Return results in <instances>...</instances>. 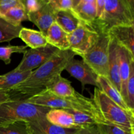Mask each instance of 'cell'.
I'll return each mask as SVG.
<instances>
[{
  "label": "cell",
  "mask_w": 134,
  "mask_h": 134,
  "mask_svg": "<svg viewBox=\"0 0 134 134\" xmlns=\"http://www.w3.org/2000/svg\"><path fill=\"white\" fill-rule=\"evenodd\" d=\"M75 56L73 52L60 51L41 66L32 71L26 79L10 89V100H26L45 89L48 82L64 70L67 63Z\"/></svg>",
  "instance_id": "obj_1"
},
{
  "label": "cell",
  "mask_w": 134,
  "mask_h": 134,
  "mask_svg": "<svg viewBox=\"0 0 134 134\" xmlns=\"http://www.w3.org/2000/svg\"><path fill=\"white\" fill-rule=\"evenodd\" d=\"M26 102L50 109H71L86 113L94 116L99 124H105L92 98H87L77 92L75 96L62 98L44 89L26 99Z\"/></svg>",
  "instance_id": "obj_2"
},
{
  "label": "cell",
  "mask_w": 134,
  "mask_h": 134,
  "mask_svg": "<svg viewBox=\"0 0 134 134\" xmlns=\"http://www.w3.org/2000/svg\"><path fill=\"white\" fill-rule=\"evenodd\" d=\"M92 99L105 124L116 126L134 134V113L120 107L98 88H94Z\"/></svg>",
  "instance_id": "obj_3"
},
{
  "label": "cell",
  "mask_w": 134,
  "mask_h": 134,
  "mask_svg": "<svg viewBox=\"0 0 134 134\" xmlns=\"http://www.w3.org/2000/svg\"><path fill=\"white\" fill-rule=\"evenodd\" d=\"M51 110L25 100H10L0 104V126L18 121L30 122L46 116Z\"/></svg>",
  "instance_id": "obj_4"
},
{
  "label": "cell",
  "mask_w": 134,
  "mask_h": 134,
  "mask_svg": "<svg viewBox=\"0 0 134 134\" xmlns=\"http://www.w3.org/2000/svg\"><path fill=\"white\" fill-rule=\"evenodd\" d=\"M95 21L106 31L115 26L134 25V10L125 0H105L103 16Z\"/></svg>",
  "instance_id": "obj_5"
},
{
  "label": "cell",
  "mask_w": 134,
  "mask_h": 134,
  "mask_svg": "<svg viewBox=\"0 0 134 134\" xmlns=\"http://www.w3.org/2000/svg\"><path fill=\"white\" fill-rule=\"evenodd\" d=\"M99 36L95 44L82 58V60L98 76L108 77V57L110 35L96 21Z\"/></svg>",
  "instance_id": "obj_6"
},
{
  "label": "cell",
  "mask_w": 134,
  "mask_h": 134,
  "mask_svg": "<svg viewBox=\"0 0 134 134\" xmlns=\"http://www.w3.org/2000/svg\"><path fill=\"white\" fill-rule=\"evenodd\" d=\"M98 36L99 30L95 22L87 24L81 20L78 27L68 34L69 51L83 57L95 44Z\"/></svg>",
  "instance_id": "obj_7"
},
{
  "label": "cell",
  "mask_w": 134,
  "mask_h": 134,
  "mask_svg": "<svg viewBox=\"0 0 134 134\" xmlns=\"http://www.w3.org/2000/svg\"><path fill=\"white\" fill-rule=\"evenodd\" d=\"M60 51L50 44L40 48L26 50L20 63L14 70L18 72L33 71L43 65Z\"/></svg>",
  "instance_id": "obj_8"
},
{
  "label": "cell",
  "mask_w": 134,
  "mask_h": 134,
  "mask_svg": "<svg viewBox=\"0 0 134 134\" xmlns=\"http://www.w3.org/2000/svg\"><path fill=\"white\" fill-rule=\"evenodd\" d=\"M64 70L68 72L73 78L79 81L81 83L82 90L87 85H92L100 89L97 80V75L83 60H76L74 58L67 63Z\"/></svg>",
  "instance_id": "obj_9"
},
{
  "label": "cell",
  "mask_w": 134,
  "mask_h": 134,
  "mask_svg": "<svg viewBox=\"0 0 134 134\" xmlns=\"http://www.w3.org/2000/svg\"><path fill=\"white\" fill-rule=\"evenodd\" d=\"M30 134H78L81 128H65L50 123L45 117L26 122Z\"/></svg>",
  "instance_id": "obj_10"
},
{
  "label": "cell",
  "mask_w": 134,
  "mask_h": 134,
  "mask_svg": "<svg viewBox=\"0 0 134 134\" xmlns=\"http://www.w3.org/2000/svg\"><path fill=\"white\" fill-rule=\"evenodd\" d=\"M109 81L120 93L121 82L120 77V62L119 58V44L114 38L110 35L108 57Z\"/></svg>",
  "instance_id": "obj_11"
},
{
  "label": "cell",
  "mask_w": 134,
  "mask_h": 134,
  "mask_svg": "<svg viewBox=\"0 0 134 134\" xmlns=\"http://www.w3.org/2000/svg\"><path fill=\"white\" fill-rule=\"evenodd\" d=\"M55 14L56 10L47 2L37 11L27 13V17L28 20L33 22L39 31L46 35L48 28L55 22Z\"/></svg>",
  "instance_id": "obj_12"
},
{
  "label": "cell",
  "mask_w": 134,
  "mask_h": 134,
  "mask_svg": "<svg viewBox=\"0 0 134 134\" xmlns=\"http://www.w3.org/2000/svg\"><path fill=\"white\" fill-rule=\"evenodd\" d=\"M108 33L119 45L134 56V25L115 26L110 29Z\"/></svg>",
  "instance_id": "obj_13"
},
{
  "label": "cell",
  "mask_w": 134,
  "mask_h": 134,
  "mask_svg": "<svg viewBox=\"0 0 134 134\" xmlns=\"http://www.w3.org/2000/svg\"><path fill=\"white\" fill-rule=\"evenodd\" d=\"M119 58L120 62V77L121 82L120 94L126 103V88L130 74L131 64L134 62V56L125 48L119 44Z\"/></svg>",
  "instance_id": "obj_14"
},
{
  "label": "cell",
  "mask_w": 134,
  "mask_h": 134,
  "mask_svg": "<svg viewBox=\"0 0 134 134\" xmlns=\"http://www.w3.org/2000/svg\"><path fill=\"white\" fill-rule=\"evenodd\" d=\"M71 83V81L62 77L61 74H60L48 82L45 89L59 97H73L77 94V92L75 91Z\"/></svg>",
  "instance_id": "obj_15"
},
{
  "label": "cell",
  "mask_w": 134,
  "mask_h": 134,
  "mask_svg": "<svg viewBox=\"0 0 134 134\" xmlns=\"http://www.w3.org/2000/svg\"><path fill=\"white\" fill-rule=\"evenodd\" d=\"M47 43L60 51L69 50L68 34L63 30L56 22H54L46 34Z\"/></svg>",
  "instance_id": "obj_16"
},
{
  "label": "cell",
  "mask_w": 134,
  "mask_h": 134,
  "mask_svg": "<svg viewBox=\"0 0 134 134\" xmlns=\"http://www.w3.org/2000/svg\"><path fill=\"white\" fill-rule=\"evenodd\" d=\"M81 21L72 9L56 11L55 22L68 34L78 27Z\"/></svg>",
  "instance_id": "obj_17"
},
{
  "label": "cell",
  "mask_w": 134,
  "mask_h": 134,
  "mask_svg": "<svg viewBox=\"0 0 134 134\" xmlns=\"http://www.w3.org/2000/svg\"><path fill=\"white\" fill-rule=\"evenodd\" d=\"M18 37L26 43L27 47L32 49L44 47L48 44L46 36L41 31L27 27H22Z\"/></svg>",
  "instance_id": "obj_18"
},
{
  "label": "cell",
  "mask_w": 134,
  "mask_h": 134,
  "mask_svg": "<svg viewBox=\"0 0 134 134\" xmlns=\"http://www.w3.org/2000/svg\"><path fill=\"white\" fill-rule=\"evenodd\" d=\"M51 124L65 128H78L75 124L72 115L65 109H51L45 116Z\"/></svg>",
  "instance_id": "obj_19"
},
{
  "label": "cell",
  "mask_w": 134,
  "mask_h": 134,
  "mask_svg": "<svg viewBox=\"0 0 134 134\" xmlns=\"http://www.w3.org/2000/svg\"><path fill=\"white\" fill-rule=\"evenodd\" d=\"M97 80H98V82L99 85V87H100V90L109 98H110L111 100L113 101L115 103H116L118 105H119L126 111L134 113V111L130 109V108L127 106L126 103L123 99L120 93L110 82V81H109L107 77L98 76Z\"/></svg>",
  "instance_id": "obj_20"
},
{
  "label": "cell",
  "mask_w": 134,
  "mask_h": 134,
  "mask_svg": "<svg viewBox=\"0 0 134 134\" xmlns=\"http://www.w3.org/2000/svg\"><path fill=\"white\" fill-rule=\"evenodd\" d=\"M80 20L87 24H92L96 19V0H82L74 9H72Z\"/></svg>",
  "instance_id": "obj_21"
},
{
  "label": "cell",
  "mask_w": 134,
  "mask_h": 134,
  "mask_svg": "<svg viewBox=\"0 0 134 134\" xmlns=\"http://www.w3.org/2000/svg\"><path fill=\"white\" fill-rule=\"evenodd\" d=\"M31 71L18 72L13 69L11 71L0 75V90L9 91L16 85L26 79Z\"/></svg>",
  "instance_id": "obj_22"
},
{
  "label": "cell",
  "mask_w": 134,
  "mask_h": 134,
  "mask_svg": "<svg viewBox=\"0 0 134 134\" xmlns=\"http://www.w3.org/2000/svg\"><path fill=\"white\" fill-rule=\"evenodd\" d=\"M0 18L16 27L22 26L21 24L24 21L28 20L27 13L25 6H18L11 8Z\"/></svg>",
  "instance_id": "obj_23"
},
{
  "label": "cell",
  "mask_w": 134,
  "mask_h": 134,
  "mask_svg": "<svg viewBox=\"0 0 134 134\" xmlns=\"http://www.w3.org/2000/svg\"><path fill=\"white\" fill-rule=\"evenodd\" d=\"M23 26H12L3 18H0V43L10 42L13 39L18 37L20 31Z\"/></svg>",
  "instance_id": "obj_24"
},
{
  "label": "cell",
  "mask_w": 134,
  "mask_h": 134,
  "mask_svg": "<svg viewBox=\"0 0 134 134\" xmlns=\"http://www.w3.org/2000/svg\"><path fill=\"white\" fill-rule=\"evenodd\" d=\"M72 115L74 120L75 124L78 128H83V127L90 126L99 124L98 120L93 116L86 113L75 110L65 109Z\"/></svg>",
  "instance_id": "obj_25"
},
{
  "label": "cell",
  "mask_w": 134,
  "mask_h": 134,
  "mask_svg": "<svg viewBox=\"0 0 134 134\" xmlns=\"http://www.w3.org/2000/svg\"><path fill=\"white\" fill-rule=\"evenodd\" d=\"M26 45H12L0 47V60L3 61L6 65L11 62V55L13 53L23 54L27 48Z\"/></svg>",
  "instance_id": "obj_26"
},
{
  "label": "cell",
  "mask_w": 134,
  "mask_h": 134,
  "mask_svg": "<svg viewBox=\"0 0 134 134\" xmlns=\"http://www.w3.org/2000/svg\"><path fill=\"white\" fill-rule=\"evenodd\" d=\"M0 134H30L26 122L18 121L0 126Z\"/></svg>",
  "instance_id": "obj_27"
},
{
  "label": "cell",
  "mask_w": 134,
  "mask_h": 134,
  "mask_svg": "<svg viewBox=\"0 0 134 134\" xmlns=\"http://www.w3.org/2000/svg\"><path fill=\"white\" fill-rule=\"evenodd\" d=\"M126 103L132 111H134V62L131 64L130 74L126 88Z\"/></svg>",
  "instance_id": "obj_28"
},
{
  "label": "cell",
  "mask_w": 134,
  "mask_h": 134,
  "mask_svg": "<svg viewBox=\"0 0 134 134\" xmlns=\"http://www.w3.org/2000/svg\"><path fill=\"white\" fill-rule=\"evenodd\" d=\"M25 6L23 0H0V17L14 7Z\"/></svg>",
  "instance_id": "obj_29"
},
{
  "label": "cell",
  "mask_w": 134,
  "mask_h": 134,
  "mask_svg": "<svg viewBox=\"0 0 134 134\" xmlns=\"http://www.w3.org/2000/svg\"><path fill=\"white\" fill-rule=\"evenodd\" d=\"M47 2L48 0H24V3L27 13H30L37 11Z\"/></svg>",
  "instance_id": "obj_30"
},
{
  "label": "cell",
  "mask_w": 134,
  "mask_h": 134,
  "mask_svg": "<svg viewBox=\"0 0 134 134\" xmlns=\"http://www.w3.org/2000/svg\"><path fill=\"white\" fill-rule=\"evenodd\" d=\"M48 3L56 11L72 9L71 0H48Z\"/></svg>",
  "instance_id": "obj_31"
},
{
  "label": "cell",
  "mask_w": 134,
  "mask_h": 134,
  "mask_svg": "<svg viewBox=\"0 0 134 134\" xmlns=\"http://www.w3.org/2000/svg\"><path fill=\"white\" fill-rule=\"evenodd\" d=\"M98 126L104 134H132L111 124H99Z\"/></svg>",
  "instance_id": "obj_32"
},
{
  "label": "cell",
  "mask_w": 134,
  "mask_h": 134,
  "mask_svg": "<svg viewBox=\"0 0 134 134\" xmlns=\"http://www.w3.org/2000/svg\"><path fill=\"white\" fill-rule=\"evenodd\" d=\"M78 134H104L97 125L81 128Z\"/></svg>",
  "instance_id": "obj_33"
},
{
  "label": "cell",
  "mask_w": 134,
  "mask_h": 134,
  "mask_svg": "<svg viewBox=\"0 0 134 134\" xmlns=\"http://www.w3.org/2000/svg\"><path fill=\"white\" fill-rule=\"evenodd\" d=\"M105 0H96V19L100 20L103 16L104 11Z\"/></svg>",
  "instance_id": "obj_34"
},
{
  "label": "cell",
  "mask_w": 134,
  "mask_h": 134,
  "mask_svg": "<svg viewBox=\"0 0 134 134\" xmlns=\"http://www.w3.org/2000/svg\"><path fill=\"white\" fill-rule=\"evenodd\" d=\"M10 100V96L8 92L0 90V104Z\"/></svg>",
  "instance_id": "obj_35"
},
{
  "label": "cell",
  "mask_w": 134,
  "mask_h": 134,
  "mask_svg": "<svg viewBox=\"0 0 134 134\" xmlns=\"http://www.w3.org/2000/svg\"><path fill=\"white\" fill-rule=\"evenodd\" d=\"M81 1H82V0H71L72 6H73L72 9H74V8H75L76 7H77V5H78L79 4L81 3Z\"/></svg>",
  "instance_id": "obj_36"
},
{
  "label": "cell",
  "mask_w": 134,
  "mask_h": 134,
  "mask_svg": "<svg viewBox=\"0 0 134 134\" xmlns=\"http://www.w3.org/2000/svg\"><path fill=\"white\" fill-rule=\"evenodd\" d=\"M126 1L127 3L129 5V6L130 7L131 9H133L134 10V0H125Z\"/></svg>",
  "instance_id": "obj_37"
},
{
  "label": "cell",
  "mask_w": 134,
  "mask_h": 134,
  "mask_svg": "<svg viewBox=\"0 0 134 134\" xmlns=\"http://www.w3.org/2000/svg\"><path fill=\"white\" fill-rule=\"evenodd\" d=\"M23 1H24V0H23Z\"/></svg>",
  "instance_id": "obj_38"
}]
</instances>
